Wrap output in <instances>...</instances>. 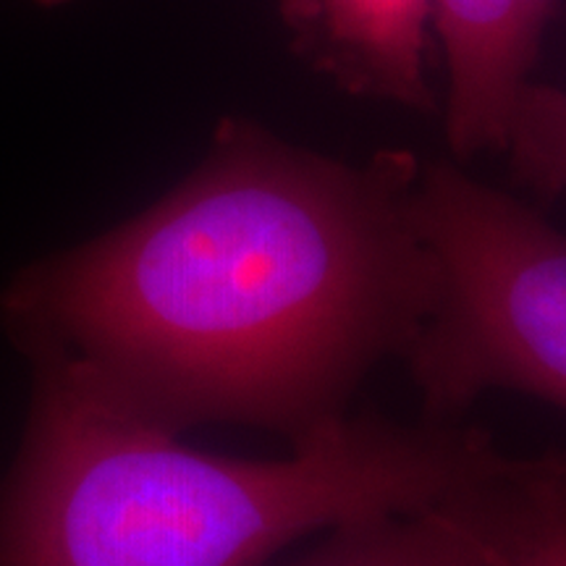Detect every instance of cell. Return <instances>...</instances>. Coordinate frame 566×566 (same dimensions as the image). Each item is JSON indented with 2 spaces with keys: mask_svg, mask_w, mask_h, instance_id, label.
Returning a JSON list of instances; mask_svg holds the SVG:
<instances>
[{
  "mask_svg": "<svg viewBox=\"0 0 566 566\" xmlns=\"http://www.w3.org/2000/svg\"><path fill=\"white\" fill-rule=\"evenodd\" d=\"M34 3L45 6V9H55V6H63V3H69V0H34Z\"/></svg>",
  "mask_w": 566,
  "mask_h": 566,
  "instance_id": "9",
  "label": "cell"
},
{
  "mask_svg": "<svg viewBox=\"0 0 566 566\" xmlns=\"http://www.w3.org/2000/svg\"><path fill=\"white\" fill-rule=\"evenodd\" d=\"M21 344L34 405L0 495V566H268L363 516L478 506L522 467L480 428L375 412L281 459L208 454L118 405L55 346Z\"/></svg>",
  "mask_w": 566,
  "mask_h": 566,
  "instance_id": "2",
  "label": "cell"
},
{
  "mask_svg": "<svg viewBox=\"0 0 566 566\" xmlns=\"http://www.w3.org/2000/svg\"><path fill=\"white\" fill-rule=\"evenodd\" d=\"M495 566H566V451H543L495 525Z\"/></svg>",
  "mask_w": 566,
  "mask_h": 566,
  "instance_id": "7",
  "label": "cell"
},
{
  "mask_svg": "<svg viewBox=\"0 0 566 566\" xmlns=\"http://www.w3.org/2000/svg\"><path fill=\"white\" fill-rule=\"evenodd\" d=\"M556 0H430L446 61L443 129L459 160L501 153Z\"/></svg>",
  "mask_w": 566,
  "mask_h": 566,
  "instance_id": "4",
  "label": "cell"
},
{
  "mask_svg": "<svg viewBox=\"0 0 566 566\" xmlns=\"http://www.w3.org/2000/svg\"><path fill=\"white\" fill-rule=\"evenodd\" d=\"M415 218L438 279L401 359L422 415L457 422L495 391L566 412V233L454 163H422Z\"/></svg>",
  "mask_w": 566,
  "mask_h": 566,
  "instance_id": "3",
  "label": "cell"
},
{
  "mask_svg": "<svg viewBox=\"0 0 566 566\" xmlns=\"http://www.w3.org/2000/svg\"><path fill=\"white\" fill-rule=\"evenodd\" d=\"M535 459L499 495L478 506L415 514H375L321 533L296 558L268 566H495V525L512 506Z\"/></svg>",
  "mask_w": 566,
  "mask_h": 566,
  "instance_id": "6",
  "label": "cell"
},
{
  "mask_svg": "<svg viewBox=\"0 0 566 566\" xmlns=\"http://www.w3.org/2000/svg\"><path fill=\"white\" fill-rule=\"evenodd\" d=\"M501 153L516 184L543 197L566 195V87L530 82L516 97Z\"/></svg>",
  "mask_w": 566,
  "mask_h": 566,
  "instance_id": "8",
  "label": "cell"
},
{
  "mask_svg": "<svg viewBox=\"0 0 566 566\" xmlns=\"http://www.w3.org/2000/svg\"><path fill=\"white\" fill-rule=\"evenodd\" d=\"M420 171L401 147L352 163L226 116L179 187L21 273L6 317L142 420L265 430L292 449L352 415L433 310Z\"/></svg>",
  "mask_w": 566,
  "mask_h": 566,
  "instance_id": "1",
  "label": "cell"
},
{
  "mask_svg": "<svg viewBox=\"0 0 566 566\" xmlns=\"http://www.w3.org/2000/svg\"><path fill=\"white\" fill-rule=\"evenodd\" d=\"M292 51L352 97L436 113L430 0H279Z\"/></svg>",
  "mask_w": 566,
  "mask_h": 566,
  "instance_id": "5",
  "label": "cell"
}]
</instances>
